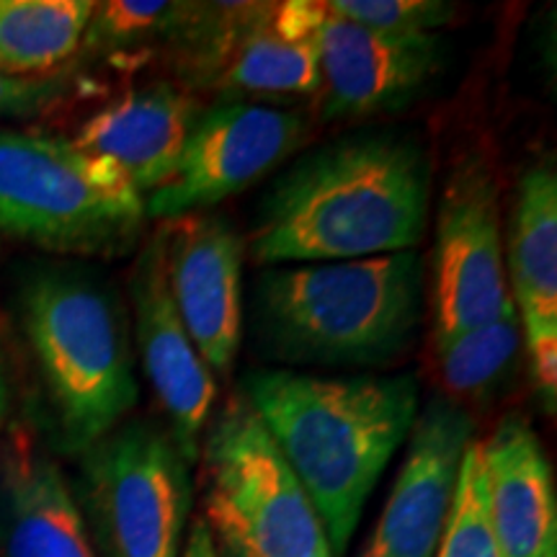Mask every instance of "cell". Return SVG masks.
I'll return each mask as SVG.
<instances>
[{"label": "cell", "mask_w": 557, "mask_h": 557, "mask_svg": "<svg viewBox=\"0 0 557 557\" xmlns=\"http://www.w3.org/2000/svg\"><path fill=\"white\" fill-rule=\"evenodd\" d=\"M431 158L403 129H361L299 156L263 194L246 238L256 267L413 250L431 218Z\"/></svg>", "instance_id": "1"}, {"label": "cell", "mask_w": 557, "mask_h": 557, "mask_svg": "<svg viewBox=\"0 0 557 557\" xmlns=\"http://www.w3.org/2000/svg\"><path fill=\"white\" fill-rule=\"evenodd\" d=\"M240 389L308 491L341 557L380 475L408 442L421 410L416 377L253 369Z\"/></svg>", "instance_id": "2"}, {"label": "cell", "mask_w": 557, "mask_h": 557, "mask_svg": "<svg viewBox=\"0 0 557 557\" xmlns=\"http://www.w3.org/2000/svg\"><path fill=\"white\" fill-rule=\"evenodd\" d=\"M426 308L416 250L357 261L269 267L250 292L267 357L308 367H385L413 348Z\"/></svg>", "instance_id": "3"}, {"label": "cell", "mask_w": 557, "mask_h": 557, "mask_svg": "<svg viewBox=\"0 0 557 557\" xmlns=\"http://www.w3.org/2000/svg\"><path fill=\"white\" fill-rule=\"evenodd\" d=\"M60 444L83 455L137 406L127 310L107 278L83 267H41L18 292Z\"/></svg>", "instance_id": "4"}, {"label": "cell", "mask_w": 557, "mask_h": 557, "mask_svg": "<svg viewBox=\"0 0 557 557\" xmlns=\"http://www.w3.org/2000/svg\"><path fill=\"white\" fill-rule=\"evenodd\" d=\"M201 524L220 557H336L325 524L238 387L199 444Z\"/></svg>", "instance_id": "5"}, {"label": "cell", "mask_w": 557, "mask_h": 557, "mask_svg": "<svg viewBox=\"0 0 557 557\" xmlns=\"http://www.w3.org/2000/svg\"><path fill=\"white\" fill-rule=\"evenodd\" d=\"M145 197L70 139L0 127V233L52 253L116 256L135 246Z\"/></svg>", "instance_id": "6"}, {"label": "cell", "mask_w": 557, "mask_h": 557, "mask_svg": "<svg viewBox=\"0 0 557 557\" xmlns=\"http://www.w3.org/2000/svg\"><path fill=\"white\" fill-rule=\"evenodd\" d=\"M194 465L165 423L122 421L81 455L83 519L101 557H181Z\"/></svg>", "instance_id": "7"}, {"label": "cell", "mask_w": 557, "mask_h": 557, "mask_svg": "<svg viewBox=\"0 0 557 557\" xmlns=\"http://www.w3.org/2000/svg\"><path fill=\"white\" fill-rule=\"evenodd\" d=\"M274 18L278 32L315 54L323 120H369L406 109L438 78L447 58L438 34H382L315 0L276 3Z\"/></svg>", "instance_id": "8"}, {"label": "cell", "mask_w": 557, "mask_h": 557, "mask_svg": "<svg viewBox=\"0 0 557 557\" xmlns=\"http://www.w3.org/2000/svg\"><path fill=\"white\" fill-rule=\"evenodd\" d=\"M431 308L434 338L480 329L513 308L498 181L483 156L459 160L438 199Z\"/></svg>", "instance_id": "9"}, {"label": "cell", "mask_w": 557, "mask_h": 557, "mask_svg": "<svg viewBox=\"0 0 557 557\" xmlns=\"http://www.w3.org/2000/svg\"><path fill=\"white\" fill-rule=\"evenodd\" d=\"M310 129L308 116L282 107L220 101L201 109L176 173L145 197V214L169 222L209 212L295 156Z\"/></svg>", "instance_id": "10"}, {"label": "cell", "mask_w": 557, "mask_h": 557, "mask_svg": "<svg viewBox=\"0 0 557 557\" xmlns=\"http://www.w3.org/2000/svg\"><path fill=\"white\" fill-rule=\"evenodd\" d=\"M129 299L139 361L165 416V429L181 455L197 468L201 434L218 408L220 387L173 305L165 278L163 222L139 248L129 274Z\"/></svg>", "instance_id": "11"}, {"label": "cell", "mask_w": 557, "mask_h": 557, "mask_svg": "<svg viewBox=\"0 0 557 557\" xmlns=\"http://www.w3.org/2000/svg\"><path fill=\"white\" fill-rule=\"evenodd\" d=\"M165 278L181 323L214 377H230L243 341L246 238L220 212L163 222Z\"/></svg>", "instance_id": "12"}, {"label": "cell", "mask_w": 557, "mask_h": 557, "mask_svg": "<svg viewBox=\"0 0 557 557\" xmlns=\"http://www.w3.org/2000/svg\"><path fill=\"white\" fill-rule=\"evenodd\" d=\"M472 429L468 410L449 398H434L418 410L406 459L359 557L436 555Z\"/></svg>", "instance_id": "13"}, {"label": "cell", "mask_w": 557, "mask_h": 557, "mask_svg": "<svg viewBox=\"0 0 557 557\" xmlns=\"http://www.w3.org/2000/svg\"><path fill=\"white\" fill-rule=\"evenodd\" d=\"M201 107L171 83L124 90L88 116L70 143L114 165L148 197L173 178Z\"/></svg>", "instance_id": "14"}, {"label": "cell", "mask_w": 557, "mask_h": 557, "mask_svg": "<svg viewBox=\"0 0 557 557\" xmlns=\"http://www.w3.org/2000/svg\"><path fill=\"white\" fill-rule=\"evenodd\" d=\"M491 521L504 557H557L553 465L527 418L508 413L480 442Z\"/></svg>", "instance_id": "15"}, {"label": "cell", "mask_w": 557, "mask_h": 557, "mask_svg": "<svg viewBox=\"0 0 557 557\" xmlns=\"http://www.w3.org/2000/svg\"><path fill=\"white\" fill-rule=\"evenodd\" d=\"M0 549L3 557H96L65 475L32 447L0 465Z\"/></svg>", "instance_id": "16"}, {"label": "cell", "mask_w": 557, "mask_h": 557, "mask_svg": "<svg viewBox=\"0 0 557 557\" xmlns=\"http://www.w3.org/2000/svg\"><path fill=\"white\" fill-rule=\"evenodd\" d=\"M506 278L521 333L557 331V176L547 160L527 169L519 181Z\"/></svg>", "instance_id": "17"}, {"label": "cell", "mask_w": 557, "mask_h": 557, "mask_svg": "<svg viewBox=\"0 0 557 557\" xmlns=\"http://www.w3.org/2000/svg\"><path fill=\"white\" fill-rule=\"evenodd\" d=\"M274 16L276 3H256L205 88L218 90L222 101H240V96L271 101L318 99L320 73L315 54L305 41L278 32Z\"/></svg>", "instance_id": "18"}, {"label": "cell", "mask_w": 557, "mask_h": 557, "mask_svg": "<svg viewBox=\"0 0 557 557\" xmlns=\"http://www.w3.org/2000/svg\"><path fill=\"white\" fill-rule=\"evenodd\" d=\"M96 3L0 0V73L45 75L78 50Z\"/></svg>", "instance_id": "19"}, {"label": "cell", "mask_w": 557, "mask_h": 557, "mask_svg": "<svg viewBox=\"0 0 557 557\" xmlns=\"http://www.w3.org/2000/svg\"><path fill=\"white\" fill-rule=\"evenodd\" d=\"M521 348V320L517 308H511L480 329L434 338L436 377L451 403L483 398L500 385Z\"/></svg>", "instance_id": "20"}, {"label": "cell", "mask_w": 557, "mask_h": 557, "mask_svg": "<svg viewBox=\"0 0 557 557\" xmlns=\"http://www.w3.org/2000/svg\"><path fill=\"white\" fill-rule=\"evenodd\" d=\"M194 3H165V0H109L96 3L81 45L86 52L120 54L176 41L189 18Z\"/></svg>", "instance_id": "21"}, {"label": "cell", "mask_w": 557, "mask_h": 557, "mask_svg": "<svg viewBox=\"0 0 557 557\" xmlns=\"http://www.w3.org/2000/svg\"><path fill=\"white\" fill-rule=\"evenodd\" d=\"M434 557H504L487 508L483 457L475 438L459 465L455 500Z\"/></svg>", "instance_id": "22"}, {"label": "cell", "mask_w": 557, "mask_h": 557, "mask_svg": "<svg viewBox=\"0 0 557 557\" xmlns=\"http://www.w3.org/2000/svg\"><path fill=\"white\" fill-rule=\"evenodd\" d=\"M325 5L354 24L398 37L438 34L457 13V5L442 0H325Z\"/></svg>", "instance_id": "23"}, {"label": "cell", "mask_w": 557, "mask_h": 557, "mask_svg": "<svg viewBox=\"0 0 557 557\" xmlns=\"http://www.w3.org/2000/svg\"><path fill=\"white\" fill-rule=\"evenodd\" d=\"M70 94L67 75L0 73V116L32 120L58 107Z\"/></svg>", "instance_id": "24"}, {"label": "cell", "mask_w": 557, "mask_h": 557, "mask_svg": "<svg viewBox=\"0 0 557 557\" xmlns=\"http://www.w3.org/2000/svg\"><path fill=\"white\" fill-rule=\"evenodd\" d=\"M181 557H220L218 549L212 545V537H209L207 527L201 524L199 517L189 524V532H186V542H184V555Z\"/></svg>", "instance_id": "25"}, {"label": "cell", "mask_w": 557, "mask_h": 557, "mask_svg": "<svg viewBox=\"0 0 557 557\" xmlns=\"http://www.w3.org/2000/svg\"><path fill=\"white\" fill-rule=\"evenodd\" d=\"M3 418H5V382H3V374H0V426H3Z\"/></svg>", "instance_id": "26"}]
</instances>
